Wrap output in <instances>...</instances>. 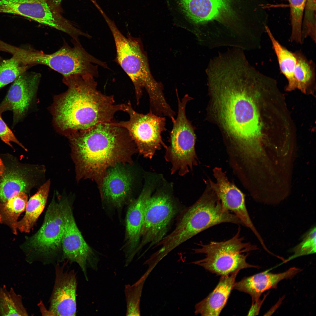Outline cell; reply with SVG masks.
I'll use <instances>...</instances> for the list:
<instances>
[{
	"instance_id": "obj_11",
	"label": "cell",
	"mask_w": 316,
	"mask_h": 316,
	"mask_svg": "<svg viewBox=\"0 0 316 316\" xmlns=\"http://www.w3.org/2000/svg\"><path fill=\"white\" fill-rule=\"evenodd\" d=\"M124 112L129 115L128 120L112 123L127 131L141 154L151 159L157 150L162 147H166L161 135L166 130L165 117L150 111L146 114L139 113L134 109L130 101L126 103Z\"/></svg>"
},
{
	"instance_id": "obj_32",
	"label": "cell",
	"mask_w": 316,
	"mask_h": 316,
	"mask_svg": "<svg viewBox=\"0 0 316 316\" xmlns=\"http://www.w3.org/2000/svg\"><path fill=\"white\" fill-rule=\"evenodd\" d=\"M0 138L4 143L11 147L12 146L10 142H13L26 150L3 120L1 117V115H0Z\"/></svg>"
},
{
	"instance_id": "obj_27",
	"label": "cell",
	"mask_w": 316,
	"mask_h": 316,
	"mask_svg": "<svg viewBox=\"0 0 316 316\" xmlns=\"http://www.w3.org/2000/svg\"><path fill=\"white\" fill-rule=\"evenodd\" d=\"M0 315L27 316L21 296L16 294L12 288L8 291L5 285L0 288Z\"/></svg>"
},
{
	"instance_id": "obj_30",
	"label": "cell",
	"mask_w": 316,
	"mask_h": 316,
	"mask_svg": "<svg viewBox=\"0 0 316 316\" xmlns=\"http://www.w3.org/2000/svg\"><path fill=\"white\" fill-rule=\"evenodd\" d=\"M143 283L142 278L133 285H128L125 286L126 315H140V302Z\"/></svg>"
},
{
	"instance_id": "obj_23",
	"label": "cell",
	"mask_w": 316,
	"mask_h": 316,
	"mask_svg": "<svg viewBox=\"0 0 316 316\" xmlns=\"http://www.w3.org/2000/svg\"><path fill=\"white\" fill-rule=\"evenodd\" d=\"M265 29L276 56L281 73L287 80L286 90L291 91L296 89L294 71L296 60L294 52L289 50L282 45L275 38L267 25Z\"/></svg>"
},
{
	"instance_id": "obj_19",
	"label": "cell",
	"mask_w": 316,
	"mask_h": 316,
	"mask_svg": "<svg viewBox=\"0 0 316 316\" xmlns=\"http://www.w3.org/2000/svg\"><path fill=\"white\" fill-rule=\"evenodd\" d=\"M301 271V269L293 267L285 272L277 274L267 272H261L245 277L241 281L235 282L233 289L249 294L252 298V305L260 306L261 302L260 297L263 292L276 288L281 281L292 279Z\"/></svg>"
},
{
	"instance_id": "obj_34",
	"label": "cell",
	"mask_w": 316,
	"mask_h": 316,
	"mask_svg": "<svg viewBox=\"0 0 316 316\" xmlns=\"http://www.w3.org/2000/svg\"><path fill=\"white\" fill-rule=\"evenodd\" d=\"M5 166L0 157V177H2L5 171Z\"/></svg>"
},
{
	"instance_id": "obj_6",
	"label": "cell",
	"mask_w": 316,
	"mask_h": 316,
	"mask_svg": "<svg viewBox=\"0 0 316 316\" xmlns=\"http://www.w3.org/2000/svg\"><path fill=\"white\" fill-rule=\"evenodd\" d=\"M72 40V47L65 43L60 49L51 54L18 47L15 55L25 66L30 67L38 64L46 66L63 77L75 74L96 75L98 72L97 66L101 65L102 61L88 53L79 40Z\"/></svg>"
},
{
	"instance_id": "obj_9",
	"label": "cell",
	"mask_w": 316,
	"mask_h": 316,
	"mask_svg": "<svg viewBox=\"0 0 316 316\" xmlns=\"http://www.w3.org/2000/svg\"><path fill=\"white\" fill-rule=\"evenodd\" d=\"M183 210L170 190L160 188L152 194L145 207L142 239L136 253L147 244L150 248L161 242L173 220Z\"/></svg>"
},
{
	"instance_id": "obj_16",
	"label": "cell",
	"mask_w": 316,
	"mask_h": 316,
	"mask_svg": "<svg viewBox=\"0 0 316 316\" xmlns=\"http://www.w3.org/2000/svg\"><path fill=\"white\" fill-rule=\"evenodd\" d=\"M55 266L54 284L49 299V315L75 316L76 312L77 281L73 270L66 268L68 262Z\"/></svg>"
},
{
	"instance_id": "obj_7",
	"label": "cell",
	"mask_w": 316,
	"mask_h": 316,
	"mask_svg": "<svg viewBox=\"0 0 316 316\" xmlns=\"http://www.w3.org/2000/svg\"><path fill=\"white\" fill-rule=\"evenodd\" d=\"M241 230L238 227L236 234L226 241H211L207 244L200 241L197 244L200 248L193 249L194 253H204L206 257L193 263L221 276L244 269L259 268L246 261L249 252L258 248L256 246L244 241L243 237L240 236Z\"/></svg>"
},
{
	"instance_id": "obj_25",
	"label": "cell",
	"mask_w": 316,
	"mask_h": 316,
	"mask_svg": "<svg viewBox=\"0 0 316 316\" xmlns=\"http://www.w3.org/2000/svg\"><path fill=\"white\" fill-rule=\"evenodd\" d=\"M28 196L21 192L4 203L0 202V223L9 226L15 234H17L18 217L25 209Z\"/></svg>"
},
{
	"instance_id": "obj_28",
	"label": "cell",
	"mask_w": 316,
	"mask_h": 316,
	"mask_svg": "<svg viewBox=\"0 0 316 316\" xmlns=\"http://www.w3.org/2000/svg\"><path fill=\"white\" fill-rule=\"evenodd\" d=\"M290 8L291 31L289 40L301 44V30L307 0H288Z\"/></svg>"
},
{
	"instance_id": "obj_31",
	"label": "cell",
	"mask_w": 316,
	"mask_h": 316,
	"mask_svg": "<svg viewBox=\"0 0 316 316\" xmlns=\"http://www.w3.org/2000/svg\"><path fill=\"white\" fill-rule=\"evenodd\" d=\"M302 241L293 248L291 251L293 255L288 259L291 260L301 256L315 253L316 250V226L313 227L304 234Z\"/></svg>"
},
{
	"instance_id": "obj_22",
	"label": "cell",
	"mask_w": 316,
	"mask_h": 316,
	"mask_svg": "<svg viewBox=\"0 0 316 316\" xmlns=\"http://www.w3.org/2000/svg\"><path fill=\"white\" fill-rule=\"evenodd\" d=\"M50 186L48 181L28 201L25 214L17 224V229L21 232L29 233L43 211L47 201Z\"/></svg>"
},
{
	"instance_id": "obj_4",
	"label": "cell",
	"mask_w": 316,
	"mask_h": 316,
	"mask_svg": "<svg viewBox=\"0 0 316 316\" xmlns=\"http://www.w3.org/2000/svg\"><path fill=\"white\" fill-rule=\"evenodd\" d=\"M112 34L116 45V61L131 80L134 87L137 104L138 105L145 89L149 98L150 106L157 108L166 102L162 85L151 74L147 56L140 41L126 37L114 23L106 15H103Z\"/></svg>"
},
{
	"instance_id": "obj_20",
	"label": "cell",
	"mask_w": 316,
	"mask_h": 316,
	"mask_svg": "<svg viewBox=\"0 0 316 316\" xmlns=\"http://www.w3.org/2000/svg\"><path fill=\"white\" fill-rule=\"evenodd\" d=\"M239 271L221 276L213 291L195 306V313L202 316H219L233 289L235 280Z\"/></svg>"
},
{
	"instance_id": "obj_18",
	"label": "cell",
	"mask_w": 316,
	"mask_h": 316,
	"mask_svg": "<svg viewBox=\"0 0 316 316\" xmlns=\"http://www.w3.org/2000/svg\"><path fill=\"white\" fill-rule=\"evenodd\" d=\"M125 165L119 163L108 168L100 187L103 199L116 207L124 204L131 191L133 176Z\"/></svg>"
},
{
	"instance_id": "obj_12",
	"label": "cell",
	"mask_w": 316,
	"mask_h": 316,
	"mask_svg": "<svg viewBox=\"0 0 316 316\" xmlns=\"http://www.w3.org/2000/svg\"><path fill=\"white\" fill-rule=\"evenodd\" d=\"M64 222L62 239V260L75 262L80 267L86 280L87 270L98 269L99 258L86 243L76 224L70 204L67 199L59 201Z\"/></svg>"
},
{
	"instance_id": "obj_21",
	"label": "cell",
	"mask_w": 316,
	"mask_h": 316,
	"mask_svg": "<svg viewBox=\"0 0 316 316\" xmlns=\"http://www.w3.org/2000/svg\"><path fill=\"white\" fill-rule=\"evenodd\" d=\"M180 1L187 16L196 24L218 19L229 9V0H180Z\"/></svg>"
},
{
	"instance_id": "obj_26",
	"label": "cell",
	"mask_w": 316,
	"mask_h": 316,
	"mask_svg": "<svg viewBox=\"0 0 316 316\" xmlns=\"http://www.w3.org/2000/svg\"><path fill=\"white\" fill-rule=\"evenodd\" d=\"M0 180V202L4 203L19 193H25L31 183L25 175L18 170L4 174Z\"/></svg>"
},
{
	"instance_id": "obj_5",
	"label": "cell",
	"mask_w": 316,
	"mask_h": 316,
	"mask_svg": "<svg viewBox=\"0 0 316 316\" xmlns=\"http://www.w3.org/2000/svg\"><path fill=\"white\" fill-rule=\"evenodd\" d=\"M205 181L206 187L201 196L191 206L183 209L174 229L162 240V244L168 250H172L200 233L221 223L243 226L235 214L223 209L208 179Z\"/></svg>"
},
{
	"instance_id": "obj_2",
	"label": "cell",
	"mask_w": 316,
	"mask_h": 316,
	"mask_svg": "<svg viewBox=\"0 0 316 316\" xmlns=\"http://www.w3.org/2000/svg\"><path fill=\"white\" fill-rule=\"evenodd\" d=\"M71 138L77 178L92 179L100 187L108 168L131 163L136 147L127 131L112 122L78 131Z\"/></svg>"
},
{
	"instance_id": "obj_3",
	"label": "cell",
	"mask_w": 316,
	"mask_h": 316,
	"mask_svg": "<svg viewBox=\"0 0 316 316\" xmlns=\"http://www.w3.org/2000/svg\"><path fill=\"white\" fill-rule=\"evenodd\" d=\"M94 77L90 74L63 77L68 89L57 100L54 109L55 121L61 130L75 133L100 123L111 122L117 112L124 111L126 103L117 104L113 96L99 91Z\"/></svg>"
},
{
	"instance_id": "obj_17",
	"label": "cell",
	"mask_w": 316,
	"mask_h": 316,
	"mask_svg": "<svg viewBox=\"0 0 316 316\" xmlns=\"http://www.w3.org/2000/svg\"><path fill=\"white\" fill-rule=\"evenodd\" d=\"M153 182L152 181H150L145 186L138 197L131 203L127 210L125 236L126 266L132 261L140 242L145 207L154 191Z\"/></svg>"
},
{
	"instance_id": "obj_15",
	"label": "cell",
	"mask_w": 316,
	"mask_h": 316,
	"mask_svg": "<svg viewBox=\"0 0 316 316\" xmlns=\"http://www.w3.org/2000/svg\"><path fill=\"white\" fill-rule=\"evenodd\" d=\"M41 78L40 73L24 72L13 82L0 104V115L10 111L13 112V126L19 123L27 112Z\"/></svg>"
},
{
	"instance_id": "obj_14",
	"label": "cell",
	"mask_w": 316,
	"mask_h": 316,
	"mask_svg": "<svg viewBox=\"0 0 316 316\" xmlns=\"http://www.w3.org/2000/svg\"><path fill=\"white\" fill-rule=\"evenodd\" d=\"M213 172L215 182L208 178L209 182L211 188L220 200L224 210L232 212L242 221L244 226L251 230L260 243H263L264 241L250 217L244 194L233 183L229 180L221 168L215 167L213 169Z\"/></svg>"
},
{
	"instance_id": "obj_29",
	"label": "cell",
	"mask_w": 316,
	"mask_h": 316,
	"mask_svg": "<svg viewBox=\"0 0 316 316\" xmlns=\"http://www.w3.org/2000/svg\"><path fill=\"white\" fill-rule=\"evenodd\" d=\"M30 68L13 56L0 62V89L13 82Z\"/></svg>"
},
{
	"instance_id": "obj_8",
	"label": "cell",
	"mask_w": 316,
	"mask_h": 316,
	"mask_svg": "<svg viewBox=\"0 0 316 316\" xmlns=\"http://www.w3.org/2000/svg\"><path fill=\"white\" fill-rule=\"evenodd\" d=\"M178 103L177 116L172 122L170 133V145L166 149L165 158L171 164V173L178 172L180 176L188 173L189 169L198 164L195 149L196 137L194 128L186 114V107L192 98L186 94L181 99L176 93Z\"/></svg>"
},
{
	"instance_id": "obj_33",
	"label": "cell",
	"mask_w": 316,
	"mask_h": 316,
	"mask_svg": "<svg viewBox=\"0 0 316 316\" xmlns=\"http://www.w3.org/2000/svg\"><path fill=\"white\" fill-rule=\"evenodd\" d=\"M52 5L57 9L60 5L62 0H49Z\"/></svg>"
},
{
	"instance_id": "obj_13",
	"label": "cell",
	"mask_w": 316,
	"mask_h": 316,
	"mask_svg": "<svg viewBox=\"0 0 316 316\" xmlns=\"http://www.w3.org/2000/svg\"><path fill=\"white\" fill-rule=\"evenodd\" d=\"M5 13L27 17L69 35L73 40L84 36L85 33L62 16L49 0H4Z\"/></svg>"
},
{
	"instance_id": "obj_10",
	"label": "cell",
	"mask_w": 316,
	"mask_h": 316,
	"mask_svg": "<svg viewBox=\"0 0 316 316\" xmlns=\"http://www.w3.org/2000/svg\"><path fill=\"white\" fill-rule=\"evenodd\" d=\"M64 229L62 211L59 202L53 199L47 209L43 224L28 239L24 246L28 260L49 263L61 253Z\"/></svg>"
},
{
	"instance_id": "obj_24",
	"label": "cell",
	"mask_w": 316,
	"mask_h": 316,
	"mask_svg": "<svg viewBox=\"0 0 316 316\" xmlns=\"http://www.w3.org/2000/svg\"><path fill=\"white\" fill-rule=\"evenodd\" d=\"M296 60L294 71L296 89L306 93L314 90L315 86L316 66L301 50L294 52Z\"/></svg>"
},
{
	"instance_id": "obj_1",
	"label": "cell",
	"mask_w": 316,
	"mask_h": 316,
	"mask_svg": "<svg viewBox=\"0 0 316 316\" xmlns=\"http://www.w3.org/2000/svg\"><path fill=\"white\" fill-rule=\"evenodd\" d=\"M208 84L229 131L226 138L241 145L258 138L264 129L258 103L262 89L256 96L261 88V75L246 66L231 65L216 72Z\"/></svg>"
}]
</instances>
